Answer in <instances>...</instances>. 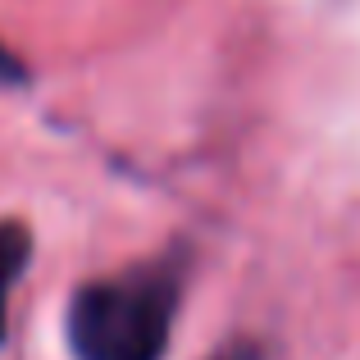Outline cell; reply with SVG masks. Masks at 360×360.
<instances>
[{
    "label": "cell",
    "mask_w": 360,
    "mask_h": 360,
    "mask_svg": "<svg viewBox=\"0 0 360 360\" xmlns=\"http://www.w3.org/2000/svg\"><path fill=\"white\" fill-rule=\"evenodd\" d=\"M178 269L141 264L119 278H101L73 292L69 347L78 360H160L174 333Z\"/></svg>",
    "instance_id": "6da1fadb"
},
{
    "label": "cell",
    "mask_w": 360,
    "mask_h": 360,
    "mask_svg": "<svg viewBox=\"0 0 360 360\" xmlns=\"http://www.w3.org/2000/svg\"><path fill=\"white\" fill-rule=\"evenodd\" d=\"M27 255H32V238H27L23 224H0V338L9 328V292H14L18 274H23Z\"/></svg>",
    "instance_id": "7a4b0ae2"
},
{
    "label": "cell",
    "mask_w": 360,
    "mask_h": 360,
    "mask_svg": "<svg viewBox=\"0 0 360 360\" xmlns=\"http://www.w3.org/2000/svg\"><path fill=\"white\" fill-rule=\"evenodd\" d=\"M18 78H23V69H18V60H14V55L5 51V46H0V82H18Z\"/></svg>",
    "instance_id": "3957f363"
},
{
    "label": "cell",
    "mask_w": 360,
    "mask_h": 360,
    "mask_svg": "<svg viewBox=\"0 0 360 360\" xmlns=\"http://www.w3.org/2000/svg\"><path fill=\"white\" fill-rule=\"evenodd\" d=\"M219 360H260V356H255L251 347H233V352H224Z\"/></svg>",
    "instance_id": "277c9868"
}]
</instances>
